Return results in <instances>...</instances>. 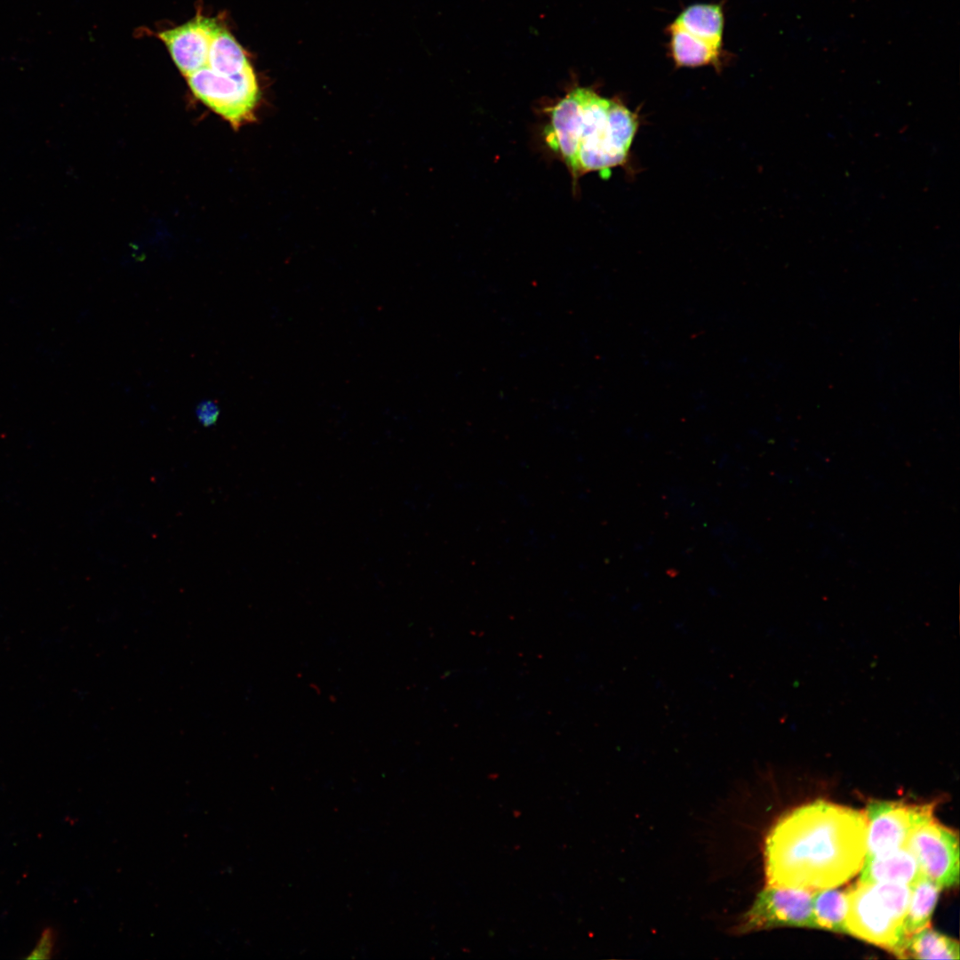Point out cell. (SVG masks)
<instances>
[{
	"label": "cell",
	"mask_w": 960,
	"mask_h": 960,
	"mask_svg": "<svg viewBox=\"0 0 960 960\" xmlns=\"http://www.w3.org/2000/svg\"><path fill=\"white\" fill-rule=\"evenodd\" d=\"M866 840L865 812L822 800L795 808L765 838L766 884L809 891L837 887L860 872Z\"/></svg>",
	"instance_id": "1"
},
{
	"label": "cell",
	"mask_w": 960,
	"mask_h": 960,
	"mask_svg": "<svg viewBox=\"0 0 960 960\" xmlns=\"http://www.w3.org/2000/svg\"><path fill=\"white\" fill-rule=\"evenodd\" d=\"M157 36L197 99L236 128L254 120L256 75L223 21L198 13Z\"/></svg>",
	"instance_id": "2"
},
{
	"label": "cell",
	"mask_w": 960,
	"mask_h": 960,
	"mask_svg": "<svg viewBox=\"0 0 960 960\" xmlns=\"http://www.w3.org/2000/svg\"><path fill=\"white\" fill-rule=\"evenodd\" d=\"M638 126V116L620 100L576 86L549 108L543 136L574 180L591 172L608 179L628 163Z\"/></svg>",
	"instance_id": "3"
},
{
	"label": "cell",
	"mask_w": 960,
	"mask_h": 960,
	"mask_svg": "<svg viewBox=\"0 0 960 960\" xmlns=\"http://www.w3.org/2000/svg\"><path fill=\"white\" fill-rule=\"evenodd\" d=\"M910 885L858 881L847 889V934L899 956Z\"/></svg>",
	"instance_id": "4"
},
{
	"label": "cell",
	"mask_w": 960,
	"mask_h": 960,
	"mask_svg": "<svg viewBox=\"0 0 960 960\" xmlns=\"http://www.w3.org/2000/svg\"><path fill=\"white\" fill-rule=\"evenodd\" d=\"M812 893L809 890L766 884L732 932L742 935L784 926L814 928Z\"/></svg>",
	"instance_id": "5"
},
{
	"label": "cell",
	"mask_w": 960,
	"mask_h": 960,
	"mask_svg": "<svg viewBox=\"0 0 960 960\" xmlns=\"http://www.w3.org/2000/svg\"><path fill=\"white\" fill-rule=\"evenodd\" d=\"M906 847L913 853L923 876L940 888L959 883V839L956 832L934 817L919 823L910 832Z\"/></svg>",
	"instance_id": "6"
},
{
	"label": "cell",
	"mask_w": 960,
	"mask_h": 960,
	"mask_svg": "<svg viewBox=\"0 0 960 960\" xmlns=\"http://www.w3.org/2000/svg\"><path fill=\"white\" fill-rule=\"evenodd\" d=\"M934 804L876 801L868 805L865 858L906 846L910 832L933 816Z\"/></svg>",
	"instance_id": "7"
},
{
	"label": "cell",
	"mask_w": 960,
	"mask_h": 960,
	"mask_svg": "<svg viewBox=\"0 0 960 960\" xmlns=\"http://www.w3.org/2000/svg\"><path fill=\"white\" fill-rule=\"evenodd\" d=\"M860 881L913 884L923 874L913 853L906 847L864 859Z\"/></svg>",
	"instance_id": "8"
},
{
	"label": "cell",
	"mask_w": 960,
	"mask_h": 960,
	"mask_svg": "<svg viewBox=\"0 0 960 960\" xmlns=\"http://www.w3.org/2000/svg\"><path fill=\"white\" fill-rule=\"evenodd\" d=\"M668 56L676 68L712 66L720 71L725 58L723 47L691 35L674 23L667 28Z\"/></svg>",
	"instance_id": "9"
},
{
	"label": "cell",
	"mask_w": 960,
	"mask_h": 960,
	"mask_svg": "<svg viewBox=\"0 0 960 960\" xmlns=\"http://www.w3.org/2000/svg\"><path fill=\"white\" fill-rule=\"evenodd\" d=\"M672 23L692 36L723 47L725 19L720 4H691Z\"/></svg>",
	"instance_id": "10"
},
{
	"label": "cell",
	"mask_w": 960,
	"mask_h": 960,
	"mask_svg": "<svg viewBox=\"0 0 960 960\" xmlns=\"http://www.w3.org/2000/svg\"><path fill=\"white\" fill-rule=\"evenodd\" d=\"M910 887V897L903 924L905 942L912 934L929 926L941 889L924 876L917 879Z\"/></svg>",
	"instance_id": "11"
},
{
	"label": "cell",
	"mask_w": 960,
	"mask_h": 960,
	"mask_svg": "<svg viewBox=\"0 0 960 960\" xmlns=\"http://www.w3.org/2000/svg\"><path fill=\"white\" fill-rule=\"evenodd\" d=\"M959 943L932 928L925 927L912 934L905 942L899 958L956 959L960 958Z\"/></svg>",
	"instance_id": "12"
},
{
	"label": "cell",
	"mask_w": 960,
	"mask_h": 960,
	"mask_svg": "<svg viewBox=\"0 0 960 960\" xmlns=\"http://www.w3.org/2000/svg\"><path fill=\"white\" fill-rule=\"evenodd\" d=\"M847 890L833 888L813 891L812 918L816 929L847 933Z\"/></svg>",
	"instance_id": "13"
},
{
	"label": "cell",
	"mask_w": 960,
	"mask_h": 960,
	"mask_svg": "<svg viewBox=\"0 0 960 960\" xmlns=\"http://www.w3.org/2000/svg\"><path fill=\"white\" fill-rule=\"evenodd\" d=\"M196 413L202 424L211 426L217 420L220 411L213 402L204 401L197 405Z\"/></svg>",
	"instance_id": "14"
}]
</instances>
